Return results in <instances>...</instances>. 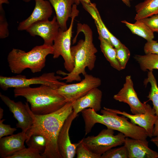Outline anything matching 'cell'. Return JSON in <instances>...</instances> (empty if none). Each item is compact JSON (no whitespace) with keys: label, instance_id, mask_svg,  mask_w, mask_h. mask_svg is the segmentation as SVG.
Listing matches in <instances>:
<instances>
[{"label":"cell","instance_id":"cell-13","mask_svg":"<svg viewBox=\"0 0 158 158\" xmlns=\"http://www.w3.org/2000/svg\"><path fill=\"white\" fill-rule=\"evenodd\" d=\"M77 116L73 112L65 121L59 133L57 144L62 158H73L76 154L78 142L72 143L69 132L73 121Z\"/></svg>","mask_w":158,"mask_h":158},{"label":"cell","instance_id":"cell-1","mask_svg":"<svg viewBox=\"0 0 158 158\" xmlns=\"http://www.w3.org/2000/svg\"><path fill=\"white\" fill-rule=\"evenodd\" d=\"M25 103L32 120V125L26 132L27 138L34 134L42 135L46 142L45 149L41 154L43 158H62L58 147V138L65 121L73 112L72 102H68L58 110L44 115L34 114L28 103Z\"/></svg>","mask_w":158,"mask_h":158},{"label":"cell","instance_id":"cell-41","mask_svg":"<svg viewBox=\"0 0 158 158\" xmlns=\"http://www.w3.org/2000/svg\"><path fill=\"white\" fill-rule=\"evenodd\" d=\"M23 0L25 2H28L30 1L31 0Z\"/></svg>","mask_w":158,"mask_h":158},{"label":"cell","instance_id":"cell-10","mask_svg":"<svg viewBox=\"0 0 158 158\" xmlns=\"http://www.w3.org/2000/svg\"><path fill=\"white\" fill-rule=\"evenodd\" d=\"M113 98L116 101L128 104L133 114L144 113L148 105L147 102L142 103L139 99L130 75L126 76L123 87L114 96Z\"/></svg>","mask_w":158,"mask_h":158},{"label":"cell","instance_id":"cell-36","mask_svg":"<svg viewBox=\"0 0 158 158\" xmlns=\"http://www.w3.org/2000/svg\"><path fill=\"white\" fill-rule=\"evenodd\" d=\"M74 4L76 5H78L81 2H85L87 3H90L91 2L90 0H73Z\"/></svg>","mask_w":158,"mask_h":158},{"label":"cell","instance_id":"cell-22","mask_svg":"<svg viewBox=\"0 0 158 158\" xmlns=\"http://www.w3.org/2000/svg\"><path fill=\"white\" fill-rule=\"evenodd\" d=\"M98 34L101 49L106 59L113 68L118 71L122 70L116 58L115 49L100 34Z\"/></svg>","mask_w":158,"mask_h":158},{"label":"cell","instance_id":"cell-28","mask_svg":"<svg viewBox=\"0 0 158 158\" xmlns=\"http://www.w3.org/2000/svg\"><path fill=\"white\" fill-rule=\"evenodd\" d=\"M115 49L116 58L122 70H123L126 68L130 56V51L124 44L120 47Z\"/></svg>","mask_w":158,"mask_h":158},{"label":"cell","instance_id":"cell-14","mask_svg":"<svg viewBox=\"0 0 158 158\" xmlns=\"http://www.w3.org/2000/svg\"><path fill=\"white\" fill-rule=\"evenodd\" d=\"M111 111L118 114L123 115L129 119L133 123L144 129L148 136H153V131L155 123L158 116L154 109L148 104L146 111L144 113L132 115L126 112L109 108Z\"/></svg>","mask_w":158,"mask_h":158},{"label":"cell","instance_id":"cell-8","mask_svg":"<svg viewBox=\"0 0 158 158\" xmlns=\"http://www.w3.org/2000/svg\"><path fill=\"white\" fill-rule=\"evenodd\" d=\"M114 130L107 128L96 135L84 138L82 142L93 153L101 155L113 147L124 144L126 136L120 132L114 135Z\"/></svg>","mask_w":158,"mask_h":158},{"label":"cell","instance_id":"cell-33","mask_svg":"<svg viewBox=\"0 0 158 158\" xmlns=\"http://www.w3.org/2000/svg\"><path fill=\"white\" fill-rule=\"evenodd\" d=\"M144 50L145 54H158V42L157 41L153 40L147 41L144 46Z\"/></svg>","mask_w":158,"mask_h":158},{"label":"cell","instance_id":"cell-19","mask_svg":"<svg viewBox=\"0 0 158 158\" xmlns=\"http://www.w3.org/2000/svg\"><path fill=\"white\" fill-rule=\"evenodd\" d=\"M55 10L60 28L63 31L67 29V22L71 17L73 0H48Z\"/></svg>","mask_w":158,"mask_h":158},{"label":"cell","instance_id":"cell-37","mask_svg":"<svg viewBox=\"0 0 158 158\" xmlns=\"http://www.w3.org/2000/svg\"><path fill=\"white\" fill-rule=\"evenodd\" d=\"M151 141L154 143L158 148V136H155L154 138H152Z\"/></svg>","mask_w":158,"mask_h":158},{"label":"cell","instance_id":"cell-15","mask_svg":"<svg viewBox=\"0 0 158 158\" xmlns=\"http://www.w3.org/2000/svg\"><path fill=\"white\" fill-rule=\"evenodd\" d=\"M35 0V4L32 12L28 18L20 23L18 27V30H26L33 24L49 20L51 16L53 11L51 4L49 1Z\"/></svg>","mask_w":158,"mask_h":158},{"label":"cell","instance_id":"cell-20","mask_svg":"<svg viewBox=\"0 0 158 158\" xmlns=\"http://www.w3.org/2000/svg\"><path fill=\"white\" fill-rule=\"evenodd\" d=\"M135 20H140L158 14V0H145L135 6Z\"/></svg>","mask_w":158,"mask_h":158},{"label":"cell","instance_id":"cell-35","mask_svg":"<svg viewBox=\"0 0 158 158\" xmlns=\"http://www.w3.org/2000/svg\"><path fill=\"white\" fill-rule=\"evenodd\" d=\"M153 135L155 137L158 136V116L154 124Z\"/></svg>","mask_w":158,"mask_h":158},{"label":"cell","instance_id":"cell-34","mask_svg":"<svg viewBox=\"0 0 158 158\" xmlns=\"http://www.w3.org/2000/svg\"><path fill=\"white\" fill-rule=\"evenodd\" d=\"M107 32L111 44L115 49L118 48L123 44L119 40L114 36L108 29Z\"/></svg>","mask_w":158,"mask_h":158},{"label":"cell","instance_id":"cell-5","mask_svg":"<svg viewBox=\"0 0 158 158\" xmlns=\"http://www.w3.org/2000/svg\"><path fill=\"white\" fill-rule=\"evenodd\" d=\"M53 51L52 46L44 44L36 46L27 52L13 48L7 56L8 66L12 73L18 74L27 68L33 73L39 72L45 66L47 56L52 54Z\"/></svg>","mask_w":158,"mask_h":158},{"label":"cell","instance_id":"cell-31","mask_svg":"<svg viewBox=\"0 0 158 158\" xmlns=\"http://www.w3.org/2000/svg\"><path fill=\"white\" fill-rule=\"evenodd\" d=\"M153 32H158V14L140 20Z\"/></svg>","mask_w":158,"mask_h":158},{"label":"cell","instance_id":"cell-29","mask_svg":"<svg viewBox=\"0 0 158 158\" xmlns=\"http://www.w3.org/2000/svg\"><path fill=\"white\" fill-rule=\"evenodd\" d=\"M76 154L77 158H101V155L93 153L83 143L81 140L78 142Z\"/></svg>","mask_w":158,"mask_h":158},{"label":"cell","instance_id":"cell-9","mask_svg":"<svg viewBox=\"0 0 158 158\" xmlns=\"http://www.w3.org/2000/svg\"><path fill=\"white\" fill-rule=\"evenodd\" d=\"M79 83L66 84L57 89L58 93L67 102H72L84 96L92 89L98 87L101 84V79L92 75L86 74Z\"/></svg>","mask_w":158,"mask_h":158},{"label":"cell","instance_id":"cell-18","mask_svg":"<svg viewBox=\"0 0 158 158\" xmlns=\"http://www.w3.org/2000/svg\"><path fill=\"white\" fill-rule=\"evenodd\" d=\"M27 138L26 133L21 131L0 138V157L8 158L14 153L25 148L24 143Z\"/></svg>","mask_w":158,"mask_h":158},{"label":"cell","instance_id":"cell-23","mask_svg":"<svg viewBox=\"0 0 158 158\" xmlns=\"http://www.w3.org/2000/svg\"><path fill=\"white\" fill-rule=\"evenodd\" d=\"M134 57L143 71L148 70L153 71L154 69H158V54L136 55Z\"/></svg>","mask_w":158,"mask_h":158},{"label":"cell","instance_id":"cell-11","mask_svg":"<svg viewBox=\"0 0 158 158\" xmlns=\"http://www.w3.org/2000/svg\"><path fill=\"white\" fill-rule=\"evenodd\" d=\"M0 97L17 120L16 128H20L22 131L26 133L32 125V120L28 110L26 103L24 104L20 101L15 102L1 93Z\"/></svg>","mask_w":158,"mask_h":158},{"label":"cell","instance_id":"cell-7","mask_svg":"<svg viewBox=\"0 0 158 158\" xmlns=\"http://www.w3.org/2000/svg\"><path fill=\"white\" fill-rule=\"evenodd\" d=\"M77 5L73 4L72 7L71 21L67 29L63 31L59 28L58 34L54 40L52 47L54 51L52 55L54 59L61 56L64 61L65 68L69 73L71 72L74 67V62L71 52V41L72 35L73 22L79 13Z\"/></svg>","mask_w":158,"mask_h":158},{"label":"cell","instance_id":"cell-26","mask_svg":"<svg viewBox=\"0 0 158 158\" xmlns=\"http://www.w3.org/2000/svg\"><path fill=\"white\" fill-rule=\"evenodd\" d=\"M8 158H43L40 152L35 149L28 147L14 153Z\"/></svg>","mask_w":158,"mask_h":158},{"label":"cell","instance_id":"cell-40","mask_svg":"<svg viewBox=\"0 0 158 158\" xmlns=\"http://www.w3.org/2000/svg\"><path fill=\"white\" fill-rule=\"evenodd\" d=\"M9 3L8 0H0V5H2L4 3L8 4Z\"/></svg>","mask_w":158,"mask_h":158},{"label":"cell","instance_id":"cell-17","mask_svg":"<svg viewBox=\"0 0 158 158\" xmlns=\"http://www.w3.org/2000/svg\"><path fill=\"white\" fill-rule=\"evenodd\" d=\"M147 139H134L126 137L124 145L128 153V158H158V153L148 147Z\"/></svg>","mask_w":158,"mask_h":158},{"label":"cell","instance_id":"cell-4","mask_svg":"<svg viewBox=\"0 0 158 158\" xmlns=\"http://www.w3.org/2000/svg\"><path fill=\"white\" fill-rule=\"evenodd\" d=\"M13 91L15 97H22L26 99L30 105L32 111L37 115L54 112L67 102L57 89L47 85H41L36 87L29 86L16 88Z\"/></svg>","mask_w":158,"mask_h":158},{"label":"cell","instance_id":"cell-12","mask_svg":"<svg viewBox=\"0 0 158 158\" xmlns=\"http://www.w3.org/2000/svg\"><path fill=\"white\" fill-rule=\"evenodd\" d=\"M60 28L56 16L52 20L41 21L35 23L26 30L32 36H39L44 40V44L52 46Z\"/></svg>","mask_w":158,"mask_h":158},{"label":"cell","instance_id":"cell-3","mask_svg":"<svg viewBox=\"0 0 158 158\" xmlns=\"http://www.w3.org/2000/svg\"><path fill=\"white\" fill-rule=\"evenodd\" d=\"M102 114L91 108L86 109L81 112L85 124V135L90 133L95 124L99 123L114 130L123 133L126 137L134 139L146 140L148 137L145 130L128 120V118L104 107L101 110Z\"/></svg>","mask_w":158,"mask_h":158},{"label":"cell","instance_id":"cell-27","mask_svg":"<svg viewBox=\"0 0 158 158\" xmlns=\"http://www.w3.org/2000/svg\"><path fill=\"white\" fill-rule=\"evenodd\" d=\"M101 158H128V151L124 145L107 150L101 155Z\"/></svg>","mask_w":158,"mask_h":158},{"label":"cell","instance_id":"cell-39","mask_svg":"<svg viewBox=\"0 0 158 158\" xmlns=\"http://www.w3.org/2000/svg\"><path fill=\"white\" fill-rule=\"evenodd\" d=\"M4 115V110L1 108H0V120L1 119Z\"/></svg>","mask_w":158,"mask_h":158},{"label":"cell","instance_id":"cell-6","mask_svg":"<svg viewBox=\"0 0 158 158\" xmlns=\"http://www.w3.org/2000/svg\"><path fill=\"white\" fill-rule=\"evenodd\" d=\"M62 78L56 75L54 72L45 73L39 76L28 78L24 75H17L12 76H0V87L4 91L10 88L29 86L31 85L40 84L49 85L58 89L66 83L60 81Z\"/></svg>","mask_w":158,"mask_h":158},{"label":"cell","instance_id":"cell-2","mask_svg":"<svg viewBox=\"0 0 158 158\" xmlns=\"http://www.w3.org/2000/svg\"><path fill=\"white\" fill-rule=\"evenodd\" d=\"M76 35L73 41L75 42L78 33L83 32L85 36L83 40H80L77 44L71 47V54L74 67L70 72L66 73L61 70L56 73L65 76L60 80H65L66 83L82 80L80 75L84 76L87 74L85 68L90 71L94 68L96 60V54L97 50L93 43L92 31L89 26L85 24L78 23Z\"/></svg>","mask_w":158,"mask_h":158},{"label":"cell","instance_id":"cell-38","mask_svg":"<svg viewBox=\"0 0 158 158\" xmlns=\"http://www.w3.org/2000/svg\"><path fill=\"white\" fill-rule=\"evenodd\" d=\"M124 4L128 7H130L131 6L130 1L132 0H121Z\"/></svg>","mask_w":158,"mask_h":158},{"label":"cell","instance_id":"cell-24","mask_svg":"<svg viewBox=\"0 0 158 158\" xmlns=\"http://www.w3.org/2000/svg\"><path fill=\"white\" fill-rule=\"evenodd\" d=\"M149 83L150 84L151 88L147 97L149 99L148 101L152 102L153 108L158 116V86L152 71H148L147 77L144 81V84L146 85Z\"/></svg>","mask_w":158,"mask_h":158},{"label":"cell","instance_id":"cell-25","mask_svg":"<svg viewBox=\"0 0 158 158\" xmlns=\"http://www.w3.org/2000/svg\"><path fill=\"white\" fill-rule=\"evenodd\" d=\"M25 142L28 147L37 150L41 154L44 152L46 147V140L40 134H33L27 138Z\"/></svg>","mask_w":158,"mask_h":158},{"label":"cell","instance_id":"cell-21","mask_svg":"<svg viewBox=\"0 0 158 158\" xmlns=\"http://www.w3.org/2000/svg\"><path fill=\"white\" fill-rule=\"evenodd\" d=\"M121 22L124 24L133 34L143 38L147 41L152 40L154 38V32L140 20H136L134 23L126 20H122Z\"/></svg>","mask_w":158,"mask_h":158},{"label":"cell","instance_id":"cell-30","mask_svg":"<svg viewBox=\"0 0 158 158\" xmlns=\"http://www.w3.org/2000/svg\"><path fill=\"white\" fill-rule=\"evenodd\" d=\"M2 5H0V38L4 39L9 34L8 24L5 17Z\"/></svg>","mask_w":158,"mask_h":158},{"label":"cell","instance_id":"cell-32","mask_svg":"<svg viewBox=\"0 0 158 158\" xmlns=\"http://www.w3.org/2000/svg\"><path fill=\"white\" fill-rule=\"evenodd\" d=\"M5 120L4 119L0 120V139L5 136L13 134L17 130L16 128H11L10 125L4 123Z\"/></svg>","mask_w":158,"mask_h":158},{"label":"cell","instance_id":"cell-16","mask_svg":"<svg viewBox=\"0 0 158 158\" xmlns=\"http://www.w3.org/2000/svg\"><path fill=\"white\" fill-rule=\"evenodd\" d=\"M102 93L98 87L94 88L84 96L72 102L73 112L77 116L78 114L85 109L91 108L96 112L101 109Z\"/></svg>","mask_w":158,"mask_h":158}]
</instances>
